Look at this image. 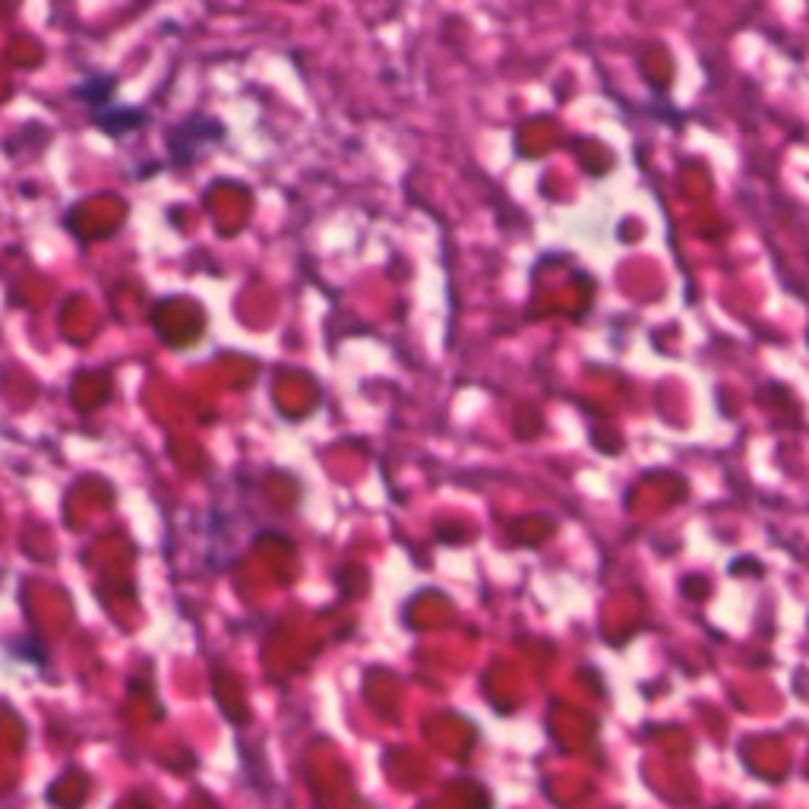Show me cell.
Segmentation results:
<instances>
[{"instance_id": "1", "label": "cell", "mask_w": 809, "mask_h": 809, "mask_svg": "<svg viewBox=\"0 0 809 809\" xmlns=\"http://www.w3.org/2000/svg\"><path fill=\"white\" fill-rule=\"evenodd\" d=\"M85 117L92 121V127L102 130V133L111 136V140L127 136V133H133V130H140L146 124V114H143V111H136V107H117L114 102H107V105L89 111Z\"/></svg>"}, {"instance_id": "2", "label": "cell", "mask_w": 809, "mask_h": 809, "mask_svg": "<svg viewBox=\"0 0 809 809\" xmlns=\"http://www.w3.org/2000/svg\"><path fill=\"white\" fill-rule=\"evenodd\" d=\"M114 89H117V80H114L111 73H95V76H89L83 83H76L73 99H76V102L85 107V114H89V111H95V107L114 102Z\"/></svg>"}]
</instances>
